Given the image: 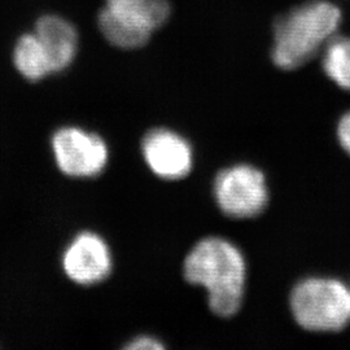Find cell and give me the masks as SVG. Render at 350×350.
<instances>
[{
	"mask_svg": "<svg viewBox=\"0 0 350 350\" xmlns=\"http://www.w3.org/2000/svg\"><path fill=\"white\" fill-rule=\"evenodd\" d=\"M183 274L188 283L206 289L213 313L224 318L238 313L244 297L247 265L232 243L215 237L202 239L188 253Z\"/></svg>",
	"mask_w": 350,
	"mask_h": 350,
	"instance_id": "1",
	"label": "cell"
},
{
	"mask_svg": "<svg viewBox=\"0 0 350 350\" xmlns=\"http://www.w3.org/2000/svg\"><path fill=\"white\" fill-rule=\"evenodd\" d=\"M342 14L338 5L313 0L280 16L274 24L273 62L295 70L310 62L338 34Z\"/></svg>",
	"mask_w": 350,
	"mask_h": 350,
	"instance_id": "2",
	"label": "cell"
},
{
	"mask_svg": "<svg viewBox=\"0 0 350 350\" xmlns=\"http://www.w3.org/2000/svg\"><path fill=\"white\" fill-rule=\"evenodd\" d=\"M296 322L312 332H338L350 323V288L332 278H308L291 293Z\"/></svg>",
	"mask_w": 350,
	"mask_h": 350,
	"instance_id": "3",
	"label": "cell"
},
{
	"mask_svg": "<svg viewBox=\"0 0 350 350\" xmlns=\"http://www.w3.org/2000/svg\"><path fill=\"white\" fill-rule=\"evenodd\" d=\"M170 11L169 0H105L98 26L114 47L137 50L165 25Z\"/></svg>",
	"mask_w": 350,
	"mask_h": 350,
	"instance_id": "4",
	"label": "cell"
},
{
	"mask_svg": "<svg viewBox=\"0 0 350 350\" xmlns=\"http://www.w3.org/2000/svg\"><path fill=\"white\" fill-rule=\"evenodd\" d=\"M214 198L228 217L252 218L269 202L266 178L254 166L234 165L219 172L214 180Z\"/></svg>",
	"mask_w": 350,
	"mask_h": 350,
	"instance_id": "5",
	"label": "cell"
},
{
	"mask_svg": "<svg viewBox=\"0 0 350 350\" xmlns=\"http://www.w3.org/2000/svg\"><path fill=\"white\" fill-rule=\"evenodd\" d=\"M51 146L57 167L72 178L85 179L101 174L109 160L105 140L78 126H64L56 130Z\"/></svg>",
	"mask_w": 350,
	"mask_h": 350,
	"instance_id": "6",
	"label": "cell"
},
{
	"mask_svg": "<svg viewBox=\"0 0 350 350\" xmlns=\"http://www.w3.org/2000/svg\"><path fill=\"white\" fill-rule=\"evenodd\" d=\"M64 274L78 286H95L111 275L112 252L99 234L82 231L65 247L62 257Z\"/></svg>",
	"mask_w": 350,
	"mask_h": 350,
	"instance_id": "7",
	"label": "cell"
},
{
	"mask_svg": "<svg viewBox=\"0 0 350 350\" xmlns=\"http://www.w3.org/2000/svg\"><path fill=\"white\" fill-rule=\"evenodd\" d=\"M142 153L153 174L178 180L187 176L193 165V153L187 140L167 129H154L142 142Z\"/></svg>",
	"mask_w": 350,
	"mask_h": 350,
	"instance_id": "8",
	"label": "cell"
},
{
	"mask_svg": "<svg viewBox=\"0 0 350 350\" xmlns=\"http://www.w3.org/2000/svg\"><path fill=\"white\" fill-rule=\"evenodd\" d=\"M34 34L50 57L53 73L66 70L75 60L79 37L75 26L59 14H44L38 18Z\"/></svg>",
	"mask_w": 350,
	"mask_h": 350,
	"instance_id": "9",
	"label": "cell"
},
{
	"mask_svg": "<svg viewBox=\"0 0 350 350\" xmlns=\"http://www.w3.org/2000/svg\"><path fill=\"white\" fill-rule=\"evenodd\" d=\"M16 70L27 81L37 82L53 75L50 57L34 31L17 39L12 53Z\"/></svg>",
	"mask_w": 350,
	"mask_h": 350,
	"instance_id": "10",
	"label": "cell"
},
{
	"mask_svg": "<svg viewBox=\"0 0 350 350\" xmlns=\"http://www.w3.org/2000/svg\"><path fill=\"white\" fill-rule=\"evenodd\" d=\"M322 64L331 81L350 91V38H332L323 49Z\"/></svg>",
	"mask_w": 350,
	"mask_h": 350,
	"instance_id": "11",
	"label": "cell"
},
{
	"mask_svg": "<svg viewBox=\"0 0 350 350\" xmlns=\"http://www.w3.org/2000/svg\"><path fill=\"white\" fill-rule=\"evenodd\" d=\"M129 350H160L163 349V342L150 336H139L133 338L125 347Z\"/></svg>",
	"mask_w": 350,
	"mask_h": 350,
	"instance_id": "12",
	"label": "cell"
},
{
	"mask_svg": "<svg viewBox=\"0 0 350 350\" xmlns=\"http://www.w3.org/2000/svg\"><path fill=\"white\" fill-rule=\"evenodd\" d=\"M338 139L341 148L350 156V112L345 113L338 121Z\"/></svg>",
	"mask_w": 350,
	"mask_h": 350,
	"instance_id": "13",
	"label": "cell"
}]
</instances>
